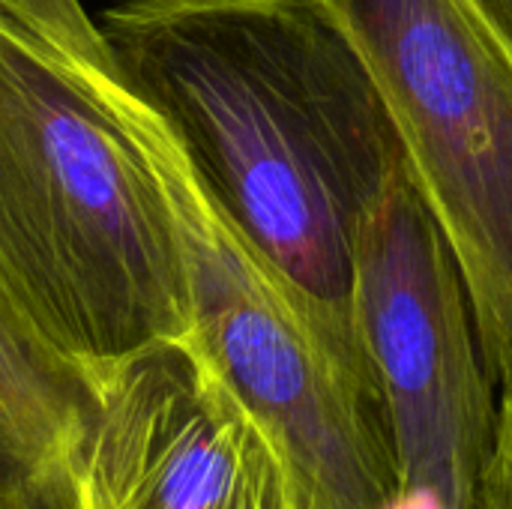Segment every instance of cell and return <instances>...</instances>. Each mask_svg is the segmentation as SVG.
Listing matches in <instances>:
<instances>
[{
  "mask_svg": "<svg viewBox=\"0 0 512 509\" xmlns=\"http://www.w3.org/2000/svg\"><path fill=\"white\" fill-rule=\"evenodd\" d=\"M99 27L231 228L372 384L354 261L405 147L333 3L117 0Z\"/></svg>",
  "mask_w": 512,
  "mask_h": 509,
  "instance_id": "obj_1",
  "label": "cell"
},
{
  "mask_svg": "<svg viewBox=\"0 0 512 509\" xmlns=\"http://www.w3.org/2000/svg\"><path fill=\"white\" fill-rule=\"evenodd\" d=\"M0 273L96 384L189 336L174 207L81 0H0Z\"/></svg>",
  "mask_w": 512,
  "mask_h": 509,
  "instance_id": "obj_2",
  "label": "cell"
},
{
  "mask_svg": "<svg viewBox=\"0 0 512 509\" xmlns=\"http://www.w3.org/2000/svg\"><path fill=\"white\" fill-rule=\"evenodd\" d=\"M126 105L174 207L186 339L273 435L303 509H384L399 495V474L375 387L231 228L174 135L129 87Z\"/></svg>",
  "mask_w": 512,
  "mask_h": 509,
  "instance_id": "obj_3",
  "label": "cell"
},
{
  "mask_svg": "<svg viewBox=\"0 0 512 509\" xmlns=\"http://www.w3.org/2000/svg\"><path fill=\"white\" fill-rule=\"evenodd\" d=\"M330 3L381 84L501 387L512 375V54L462 0Z\"/></svg>",
  "mask_w": 512,
  "mask_h": 509,
  "instance_id": "obj_4",
  "label": "cell"
},
{
  "mask_svg": "<svg viewBox=\"0 0 512 509\" xmlns=\"http://www.w3.org/2000/svg\"><path fill=\"white\" fill-rule=\"evenodd\" d=\"M354 324L399 492H429L447 509H489L498 387L465 276L408 159L357 243Z\"/></svg>",
  "mask_w": 512,
  "mask_h": 509,
  "instance_id": "obj_5",
  "label": "cell"
},
{
  "mask_svg": "<svg viewBox=\"0 0 512 509\" xmlns=\"http://www.w3.org/2000/svg\"><path fill=\"white\" fill-rule=\"evenodd\" d=\"M57 509H303L291 462L189 339L102 378Z\"/></svg>",
  "mask_w": 512,
  "mask_h": 509,
  "instance_id": "obj_6",
  "label": "cell"
},
{
  "mask_svg": "<svg viewBox=\"0 0 512 509\" xmlns=\"http://www.w3.org/2000/svg\"><path fill=\"white\" fill-rule=\"evenodd\" d=\"M99 384L60 354L0 273V498L51 486Z\"/></svg>",
  "mask_w": 512,
  "mask_h": 509,
  "instance_id": "obj_7",
  "label": "cell"
},
{
  "mask_svg": "<svg viewBox=\"0 0 512 509\" xmlns=\"http://www.w3.org/2000/svg\"><path fill=\"white\" fill-rule=\"evenodd\" d=\"M489 489L512 492V375L498 387V435H495Z\"/></svg>",
  "mask_w": 512,
  "mask_h": 509,
  "instance_id": "obj_8",
  "label": "cell"
},
{
  "mask_svg": "<svg viewBox=\"0 0 512 509\" xmlns=\"http://www.w3.org/2000/svg\"><path fill=\"white\" fill-rule=\"evenodd\" d=\"M462 3L501 42V48L512 54V0H462Z\"/></svg>",
  "mask_w": 512,
  "mask_h": 509,
  "instance_id": "obj_9",
  "label": "cell"
},
{
  "mask_svg": "<svg viewBox=\"0 0 512 509\" xmlns=\"http://www.w3.org/2000/svg\"><path fill=\"white\" fill-rule=\"evenodd\" d=\"M0 509H57L54 501V483L39 489V492H24V495H3Z\"/></svg>",
  "mask_w": 512,
  "mask_h": 509,
  "instance_id": "obj_10",
  "label": "cell"
},
{
  "mask_svg": "<svg viewBox=\"0 0 512 509\" xmlns=\"http://www.w3.org/2000/svg\"><path fill=\"white\" fill-rule=\"evenodd\" d=\"M384 509H447L429 492H399Z\"/></svg>",
  "mask_w": 512,
  "mask_h": 509,
  "instance_id": "obj_11",
  "label": "cell"
},
{
  "mask_svg": "<svg viewBox=\"0 0 512 509\" xmlns=\"http://www.w3.org/2000/svg\"><path fill=\"white\" fill-rule=\"evenodd\" d=\"M489 509H512V492L489 489Z\"/></svg>",
  "mask_w": 512,
  "mask_h": 509,
  "instance_id": "obj_12",
  "label": "cell"
}]
</instances>
